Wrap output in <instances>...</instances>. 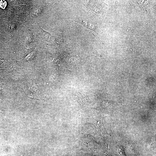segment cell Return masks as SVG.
<instances>
[{
    "label": "cell",
    "mask_w": 156,
    "mask_h": 156,
    "mask_svg": "<svg viewBox=\"0 0 156 156\" xmlns=\"http://www.w3.org/2000/svg\"><path fill=\"white\" fill-rule=\"evenodd\" d=\"M7 5V2L4 0H1L0 1V7L2 9H4Z\"/></svg>",
    "instance_id": "2"
},
{
    "label": "cell",
    "mask_w": 156,
    "mask_h": 156,
    "mask_svg": "<svg viewBox=\"0 0 156 156\" xmlns=\"http://www.w3.org/2000/svg\"><path fill=\"white\" fill-rule=\"evenodd\" d=\"M73 21L82 24L86 28L93 30L96 32V29L93 23L90 21L86 19L76 18L73 20Z\"/></svg>",
    "instance_id": "1"
}]
</instances>
